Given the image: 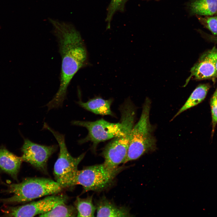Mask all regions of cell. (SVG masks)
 <instances>
[{
    "label": "cell",
    "mask_w": 217,
    "mask_h": 217,
    "mask_svg": "<svg viewBox=\"0 0 217 217\" xmlns=\"http://www.w3.org/2000/svg\"><path fill=\"white\" fill-rule=\"evenodd\" d=\"M61 59L60 83L58 91L47 104L52 109L61 106L74 76L88 63V53L79 32L70 23L54 19L51 22Z\"/></svg>",
    "instance_id": "obj_1"
},
{
    "label": "cell",
    "mask_w": 217,
    "mask_h": 217,
    "mask_svg": "<svg viewBox=\"0 0 217 217\" xmlns=\"http://www.w3.org/2000/svg\"><path fill=\"white\" fill-rule=\"evenodd\" d=\"M7 189L1 193H12L9 198L0 199L5 203L27 202L43 196L54 194L63 188L56 181L49 178H31L18 184L7 185Z\"/></svg>",
    "instance_id": "obj_3"
},
{
    "label": "cell",
    "mask_w": 217,
    "mask_h": 217,
    "mask_svg": "<svg viewBox=\"0 0 217 217\" xmlns=\"http://www.w3.org/2000/svg\"></svg>",
    "instance_id": "obj_23"
},
{
    "label": "cell",
    "mask_w": 217,
    "mask_h": 217,
    "mask_svg": "<svg viewBox=\"0 0 217 217\" xmlns=\"http://www.w3.org/2000/svg\"><path fill=\"white\" fill-rule=\"evenodd\" d=\"M209 86L206 84L199 85L194 90L183 105L174 116L171 120L184 111L202 102L205 98Z\"/></svg>",
    "instance_id": "obj_15"
},
{
    "label": "cell",
    "mask_w": 217,
    "mask_h": 217,
    "mask_svg": "<svg viewBox=\"0 0 217 217\" xmlns=\"http://www.w3.org/2000/svg\"><path fill=\"white\" fill-rule=\"evenodd\" d=\"M129 0H111L107 9L105 21L107 23L106 29L111 27V24L112 18L117 11L124 12L125 5Z\"/></svg>",
    "instance_id": "obj_18"
},
{
    "label": "cell",
    "mask_w": 217,
    "mask_h": 217,
    "mask_svg": "<svg viewBox=\"0 0 217 217\" xmlns=\"http://www.w3.org/2000/svg\"><path fill=\"white\" fill-rule=\"evenodd\" d=\"M216 72L217 73V62L216 64Z\"/></svg>",
    "instance_id": "obj_22"
},
{
    "label": "cell",
    "mask_w": 217,
    "mask_h": 217,
    "mask_svg": "<svg viewBox=\"0 0 217 217\" xmlns=\"http://www.w3.org/2000/svg\"><path fill=\"white\" fill-rule=\"evenodd\" d=\"M205 36L209 41L217 44V36L215 35H212L208 34H204Z\"/></svg>",
    "instance_id": "obj_21"
},
{
    "label": "cell",
    "mask_w": 217,
    "mask_h": 217,
    "mask_svg": "<svg viewBox=\"0 0 217 217\" xmlns=\"http://www.w3.org/2000/svg\"><path fill=\"white\" fill-rule=\"evenodd\" d=\"M126 167L119 166L110 168L103 163L86 167L78 170L73 185L82 186L84 192L102 190L110 186L116 176Z\"/></svg>",
    "instance_id": "obj_6"
},
{
    "label": "cell",
    "mask_w": 217,
    "mask_h": 217,
    "mask_svg": "<svg viewBox=\"0 0 217 217\" xmlns=\"http://www.w3.org/2000/svg\"><path fill=\"white\" fill-rule=\"evenodd\" d=\"M189 8L193 14L211 16L217 13V0H192Z\"/></svg>",
    "instance_id": "obj_14"
},
{
    "label": "cell",
    "mask_w": 217,
    "mask_h": 217,
    "mask_svg": "<svg viewBox=\"0 0 217 217\" xmlns=\"http://www.w3.org/2000/svg\"><path fill=\"white\" fill-rule=\"evenodd\" d=\"M121 123L123 132L106 146L102 152L103 164L110 168H115L124 164L127 157L131 131L134 126L135 111L133 104L127 101L120 108Z\"/></svg>",
    "instance_id": "obj_2"
},
{
    "label": "cell",
    "mask_w": 217,
    "mask_h": 217,
    "mask_svg": "<svg viewBox=\"0 0 217 217\" xmlns=\"http://www.w3.org/2000/svg\"><path fill=\"white\" fill-rule=\"evenodd\" d=\"M43 128L53 134L58 144L59 153L55 163L54 174L56 181L62 188L73 186V182L78 171V166L83 158V153L77 157L69 153L65 142V136L50 127L46 123Z\"/></svg>",
    "instance_id": "obj_5"
},
{
    "label": "cell",
    "mask_w": 217,
    "mask_h": 217,
    "mask_svg": "<svg viewBox=\"0 0 217 217\" xmlns=\"http://www.w3.org/2000/svg\"><path fill=\"white\" fill-rule=\"evenodd\" d=\"M112 99H104L100 97H96L89 100L86 102L81 99L77 103L82 108L97 115L113 116L111 106Z\"/></svg>",
    "instance_id": "obj_13"
},
{
    "label": "cell",
    "mask_w": 217,
    "mask_h": 217,
    "mask_svg": "<svg viewBox=\"0 0 217 217\" xmlns=\"http://www.w3.org/2000/svg\"><path fill=\"white\" fill-rule=\"evenodd\" d=\"M22 161L21 157L16 156L3 146L0 147V168L15 180Z\"/></svg>",
    "instance_id": "obj_12"
},
{
    "label": "cell",
    "mask_w": 217,
    "mask_h": 217,
    "mask_svg": "<svg viewBox=\"0 0 217 217\" xmlns=\"http://www.w3.org/2000/svg\"><path fill=\"white\" fill-rule=\"evenodd\" d=\"M217 48L214 46L204 53L192 67L190 70V75L186 82L187 83L192 77L198 80L217 77Z\"/></svg>",
    "instance_id": "obj_10"
},
{
    "label": "cell",
    "mask_w": 217,
    "mask_h": 217,
    "mask_svg": "<svg viewBox=\"0 0 217 217\" xmlns=\"http://www.w3.org/2000/svg\"><path fill=\"white\" fill-rule=\"evenodd\" d=\"M72 125L86 128L88 134L85 138L79 140V144L90 141L94 151L98 144L121 134L123 132L121 122L113 123L101 119L93 121L74 120Z\"/></svg>",
    "instance_id": "obj_7"
},
{
    "label": "cell",
    "mask_w": 217,
    "mask_h": 217,
    "mask_svg": "<svg viewBox=\"0 0 217 217\" xmlns=\"http://www.w3.org/2000/svg\"><path fill=\"white\" fill-rule=\"evenodd\" d=\"M151 102L146 99L140 118L132 129L126 158L124 164L140 158L156 149V141L153 134L149 120Z\"/></svg>",
    "instance_id": "obj_4"
},
{
    "label": "cell",
    "mask_w": 217,
    "mask_h": 217,
    "mask_svg": "<svg viewBox=\"0 0 217 217\" xmlns=\"http://www.w3.org/2000/svg\"><path fill=\"white\" fill-rule=\"evenodd\" d=\"M93 196L81 198L77 197L74 203L77 217H94L96 210L93 202Z\"/></svg>",
    "instance_id": "obj_16"
},
{
    "label": "cell",
    "mask_w": 217,
    "mask_h": 217,
    "mask_svg": "<svg viewBox=\"0 0 217 217\" xmlns=\"http://www.w3.org/2000/svg\"><path fill=\"white\" fill-rule=\"evenodd\" d=\"M77 211L75 207L68 205L65 203L59 204L52 209L39 217H75L77 216Z\"/></svg>",
    "instance_id": "obj_17"
},
{
    "label": "cell",
    "mask_w": 217,
    "mask_h": 217,
    "mask_svg": "<svg viewBox=\"0 0 217 217\" xmlns=\"http://www.w3.org/2000/svg\"><path fill=\"white\" fill-rule=\"evenodd\" d=\"M58 145L47 146L35 143L26 139L21 149L23 161L30 163L37 169L43 171L46 169L49 157L57 149Z\"/></svg>",
    "instance_id": "obj_9"
},
{
    "label": "cell",
    "mask_w": 217,
    "mask_h": 217,
    "mask_svg": "<svg viewBox=\"0 0 217 217\" xmlns=\"http://www.w3.org/2000/svg\"><path fill=\"white\" fill-rule=\"evenodd\" d=\"M65 195H53L40 200L17 207H7L3 210L4 216L33 217L46 213L59 204L66 203Z\"/></svg>",
    "instance_id": "obj_8"
},
{
    "label": "cell",
    "mask_w": 217,
    "mask_h": 217,
    "mask_svg": "<svg viewBox=\"0 0 217 217\" xmlns=\"http://www.w3.org/2000/svg\"><path fill=\"white\" fill-rule=\"evenodd\" d=\"M199 22L204 27L208 29L213 35H217V16L202 17L197 16Z\"/></svg>",
    "instance_id": "obj_19"
},
{
    "label": "cell",
    "mask_w": 217,
    "mask_h": 217,
    "mask_svg": "<svg viewBox=\"0 0 217 217\" xmlns=\"http://www.w3.org/2000/svg\"><path fill=\"white\" fill-rule=\"evenodd\" d=\"M210 104L212 119L211 136L212 137L217 124V86L210 99Z\"/></svg>",
    "instance_id": "obj_20"
},
{
    "label": "cell",
    "mask_w": 217,
    "mask_h": 217,
    "mask_svg": "<svg viewBox=\"0 0 217 217\" xmlns=\"http://www.w3.org/2000/svg\"><path fill=\"white\" fill-rule=\"evenodd\" d=\"M97 217H124L133 215L130 209L125 206H119L103 196L98 200L95 205Z\"/></svg>",
    "instance_id": "obj_11"
}]
</instances>
